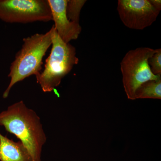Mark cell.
I'll list each match as a JSON object with an SVG mask.
<instances>
[{"label": "cell", "mask_w": 161, "mask_h": 161, "mask_svg": "<svg viewBox=\"0 0 161 161\" xmlns=\"http://www.w3.org/2000/svg\"><path fill=\"white\" fill-rule=\"evenodd\" d=\"M0 126L20 140L33 161H42L46 134L40 116L26 106L23 101L15 103L0 113Z\"/></svg>", "instance_id": "1"}, {"label": "cell", "mask_w": 161, "mask_h": 161, "mask_svg": "<svg viewBox=\"0 0 161 161\" xmlns=\"http://www.w3.org/2000/svg\"><path fill=\"white\" fill-rule=\"evenodd\" d=\"M53 27L46 33L35 34L24 38L22 48L12 62L8 77L10 82L3 94L7 98L15 84L31 75H37L42 69V60L51 46Z\"/></svg>", "instance_id": "2"}, {"label": "cell", "mask_w": 161, "mask_h": 161, "mask_svg": "<svg viewBox=\"0 0 161 161\" xmlns=\"http://www.w3.org/2000/svg\"><path fill=\"white\" fill-rule=\"evenodd\" d=\"M52 27L51 51L43 71L36 76L37 82L44 92H52L59 86L62 79L79 61L75 47L64 42L54 26Z\"/></svg>", "instance_id": "3"}, {"label": "cell", "mask_w": 161, "mask_h": 161, "mask_svg": "<svg viewBox=\"0 0 161 161\" xmlns=\"http://www.w3.org/2000/svg\"><path fill=\"white\" fill-rule=\"evenodd\" d=\"M155 52L150 47H138L127 52L121 61L123 84L128 99L135 100L136 92L141 85L161 78L153 74L148 63Z\"/></svg>", "instance_id": "4"}, {"label": "cell", "mask_w": 161, "mask_h": 161, "mask_svg": "<svg viewBox=\"0 0 161 161\" xmlns=\"http://www.w3.org/2000/svg\"><path fill=\"white\" fill-rule=\"evenodd\" d=\"M0 19L27 23L52 20L48 0H0Z\"/></svg>", "instance_id": "5"}, {"label": "cell", "mask_w": 161, "mask_h": 161, "mask_svg": "<svg viewBox=\"0 0 161 161\" xmlns=\"http://www.w3.org/2000/svg\"><path fill=\"white\" fill-rule=\"evenodd\" d=\"M117 10L124 25L137 30L151 26L160 12L152 6L150 0H119Z\"/></svg>", "instance_id": "6"}, {"label": "cell", "mask_w": 161, "mask_h": 161, "mask_svg": "<svg viewBox=\"0 0 161 161\" xmlns=\"http://www.w3.org/2000/svg\"><path fill=\"white\" fill-rule=\"evenodd\" d=\"M51 10L52 20L56 31L66 43L77 40L81 31L80 24L71 22L66 15L68 0H48Z\"/></svg>", "instance_id": "7"}, {"label": "cell", "mask_w": 161, "mask_h": 161, "mask_svg": "<svg viewBox=\"0 0 161 161\" xmlns=\"http://www.w3.org/2000/svg\"><path fill=\"white\" fill-rule=\"evenodd\" d=\"M0 161H33L20 141L15 142L0 133Z\"/></svg>", "instance_id": "8"}, {"label": "cell", "mask_w": 161, "mask_h": 161, "mask_svg": "<svg viewBox=\"0 0 161 161\" xmlns=\"http://www.w3.org/2000/svg\"><path fill=\"white\" fill-rule=\"evenodd\" d=\"M136 99H161V77L150 80L141 85L136 91Z\"/></svg>", "instance_id": "9"}, {"label": "cell", "mask_w": 161, "mask_h": 161, "mask_svg": "<svg viewBox=\"0 0 161 161\" xmlns=\"http://www.w3.org/2000/svg\"><path fill=\"white\" fill-rule=\"evenodd\" d=\"M86 0H68L66 6V15L71 22L79 23L81 9L86 3Z\"/></svg>", "instance_id": "10"}, {"label": "cell", "mask_w": 161, "mask_h": 161, "mask_svg": "<svg viewBox=\"0 0 161 161\" xmlns=\"http://www.w3.org/2000/svg\"><path fill=\"white\" fill-rule=\"evenodd\" d=\"M148 63L153 74L161 75V49H156V52L149 59Z\"/></svg>", "instance_id": "11"}, {"label": "cell", "mask_w": 161, "mask_h": 161, "mask_svg": "<svg viewBox=\"0 0 161 161\" xmlns=\"http://www.w3.org/2000/svg\"><path fill=\"white\" fill-rule=\"evenodd\" d=\"M150 1L153 7L160 11L161 10V0H150Z\"/></svg>", "instance_id": "12"}]
</instances>
